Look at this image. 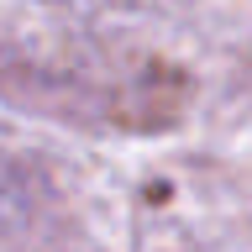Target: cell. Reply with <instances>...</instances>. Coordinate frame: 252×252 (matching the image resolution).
<instances>
[]
</instances>
